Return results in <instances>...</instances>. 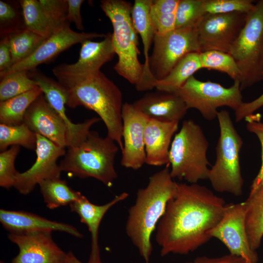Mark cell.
I'll return each mask as SVG.
<instances>
[{
	"label": "cell",
	"mask_w": 263,
	"mask_h": 263,
	"mask_svg": "<svg viewBox=\"0 0 263 263\" xmlns=\"http://www.w3.org/2000/svg\"><path fill=\"white\" fill-rule=\"evenodd\" d=\"M81 44L79 58L76 62L59 64L53 69L56 78L83 77L95 75L116 54L111 33L106 34L101 41L87 40Z\"/></svg>",
	"instance_id": "obj_16"
},
{
	"label": "cell",
	"mask_w": 263,
	"mask_h": 263,
	"mask_svg": "<svg viewBox=\"0 0 263 263\" xmlns=\"http://www.w3.org/2000/svg\"><path fill=\"white\" fill-rule=\"evenodd\" d=\"M12 66L10 48L6 39L3 37L0 43V72L9 69Z\"/></svg>",
	"instance_id": "obj_45"
},
{
	"label": "cell",
	"mask_w": 263,
	"mask_h": 263,
	"mask_svg": "<svg viewBox=\"0 0 263 263\" xmlns=\"http://www.w3.org/2000/svg\"><path fill=\"white\" fill-rule=\"evenodd\" d=\"M37 138L35 162L28 170L18 172L16 177L14 187L21 194H28L43 180L60 178L62 172L57 161L64 156L65 148L39 134H37Z\"/></svg>",
	"instance_id": "obj_13"
},
{
	"label": "cell",
	"mask_w": 263,
	"mask_h": 263,
	"mask_svg": "<svg viewBox=\"0 0 263 263\" xmlns=\"http://www.w3.org/2000/svg\"><path fill=\"white\" fill-rule=\"evenodd\" d=\"M201 69L202 68L199 53L188 54L176 64L165 77L156 81L155 88L157 91L174 93Z\"/></svg>",
	"instance_id": "obj_26"
},
{
	"label": "cell",
	"mask_w": 263,
	"mask_h": 263,
	"mask_svg": "<svg viewBox=\"0 0 263 263\" xmlns=\"http://www.w3.org/2000/svg\"><path fill=\"white\" fill-rule=\"evenodd\" d=\"M128 196V193L123 192L116 195L110 202L102 205H97L91 203L82 194L77 200L70 205L71 211L78 215L81 222L87 225L91 233V250L88 263H101L98 244V230L102 219L112 207L125 200Z\"/></svg>",
	"instance_id": "obj_22"
},
{
	"label": "cell",
	"mask_w": 263,
	"mask_h": 263,
	"mask_svg": "<svg viewBox=\"0 0 263 263\" xmlns=\"http://www.w3.org/2000/svg\"><path fill=\"white\" fill-rule=\"evenodd\" d=\"M177 192V183L170 170L164 168L151 175L147 186L138 190L129 209L126 233L145 263H150L152 252V234Z\"/></svg>",
	"instance_id": "obj_2"
},
{
	"label": "cell",
	"mask_w": 263,
	"mask_h": 263,
	"mask_svg": "<svg viewBox=\"0 0 263 263\" xmlns=\"http://www.w3.org/2000/svg\"><path fill=\"white\" fill-rule=\"evenodd\" d=\"M132 105L149 119L161 122H179L188 110L176 94L159 91L146 94Z\"/></svg>",
	"instance_id": "obj_19"
},
{
	"label": "cell",
	"mask_w": 263,
	"mask_h": 263,
	"mask_svg": "<svg viewBox=\"0 0 263 263\" xmlns=\"http://www.w3.org/2000/svg\"><path fill=\"white\" fill-rule=\"evenodd\" d=\"M206 14L203 0H179L176 12L175 28L197 27Z\"/></svg>",
	"instance_id": "obj_34"
},
{
	"label": "cell",
	"mask_w": 263,
	"mask_h": 263,
	"mask_svg": "<svg viewBox=\"0 0 263 263\" xmlns=\"http://www.w3.org/2000/svg\"><path fill=\"white\" fill-rule=\"evenodd\" d=\"M20 150V146H12L0 153V186L9 189L14 187L19 172L15 167V161Z\"/></svg>",
	"instance_id": "obj_36"
},
{
	"label": "cell",
	"mask_w": 263,
	"mask_h": 263,
	"mask_svg": "<svg viewBox=\"0 0 263 263\" xmlns=\"http://www.w3.org/2000/svg\"><path fill=\"white\" fill-rule=\"evenodd\" d=\"M226 205L204 186L177 183V194L168 202L156 228L161 256L186 255L207 243Z\"/></svg>",
	"instance_id": "obj_1"
},
{
	"label": "cell",
	"mask_w": 263,
	"mask_h": 263,
	"mask_svg": "<svg viewBox=\"0 0 263 263\" xmlns=\"http://www.w3.org/2000/svg\"><path fill=\"white\" fill-rule=\"evenodd\" d=\"M202 68L216 70L227 74L234 81H240L241 73L238 65L228 53L210 50L199 53Z\"/></svg>",
	"instance_id": "obj_32"
},
{
	"label": "cell",
	"mask_w": 263,
	"mask_h": 263,
	"mask_svg": "<svg viewBox=\"0 0 263 263\" xmlns=\"http://www.w3.org/2000/svg\"><path fill=\"white\" fill-rule=\"evenodd\" d=\"M0 222L9 233H25L38 231H59L81 238L83 235L75 227L51 221L24 211L0 210Z\"/></svg>",
	"instance_id": "obj_20"
},
{
	"label": "cell",
	"mask_w": 263,
	"mask_h": 263,
	"mask_svg": "<svg viewBox=\"0 0 263 263\" xmlns=\"http://www.w3.org/2000/svg\"><path fill=\"white\" fill-rule=\"evenodd\" d=\"M217 118L220 136L216 148V161L209 169L208 180L216 191L240 196L243 194L244 184L239 156L243 141L227 110L218 112Z\"/></svg>",
	"instance_id": "obj_7"
},
{
	"label": "cell",
	"mask_w": 263,
	"mask_h": 263,
	"mask_svg": "<svg viewBox=\"0 0 263 263\" xmlns=\"http://www.w3.org/2000/svg\"><path fill=\"white\" fill-rule=\"evenodd\" d=\"M174 93L183 100L188 109L197 110L208 121L217 118L218 108L226 106L235 112L244 102L238 80L226 88L210 81H200L192 75Z\"/></svg>",
	"instance_id": "obj_9"
},
{
	"label": "cell",
	"mask_w": 263,
	"mask_h": 263,
	"mask_svg": "<svg viewBox=\"0 0 263 263\" xmlns=\"http://www.w3.org/2000/svg\"><path fill=\"white\" fill-rule=\"evenodd\" d=\"M37 83L29 75V71H19L0 78V101L23 94L37 87Z\"/></svg>",
	"instance_id": "obj_33"
},
{
	"label": "cell",
	"mask_w": 263,
	"mask_h": 263,
	"mask_svg": "<svg viewBox=\"0 0 263 263\" xmlns=\"http://www.w3.org/2000/svg\"><path fill=\"white\" fill-rule=\"evenodd\" d=\"M132 5L124 0H103L100 7L113 27V43L118 61L113 67L116 73L131 84L137 86L144 71L139 61L137 32L132 18Z\"/></svg>",
	"instance_id": "obj_5"
},
{
	"label": "cell",
	"mask_w": 263,
	"mask_h": 263,
	"mask_svg": "<svg viewBox=\"0 0 263 263\" xmlns=\"http://www.w3.org/2000/svg\"><path fill=\"white\" fill-rule=\"evenodd\" d=\"M263 106V93L255 99L248 102H243L235 112L236 122H240L249 116Z\"/></svg>",
	"instance_id": "obj_40"
},
{
	"label": "cell",
	"mask_w": 263,
	"mask_h": 263,
	"mask_svg": "<svg viewBox=\"0 0 263 263\" xmlns=\"http://www.w3.org/2000/svg\"><path fill=\"white\" fill-rule=\"evenodd\" d=\"M0 263H4L2 261H0Z\"/></svg>",
	"instance_id": "obj_47"
},
{
	"label": "cell",
	"mask_w": 263,
	"mask_h": 263,
	"mask_svg": "<svg viewBox=\"0 0 263 263\" xmlns=\"http://www.w3.org/2000/svg\"><path fill=\"white\" fill-rule=\"evenodd\" d=\"M51 231L9 233L8 237L19 248L11 263H63L67 253L53 241Z\"/></svg>",
	"instance_id": "obj_17"
},
{
	"label": "cell",
	"mask_w": 263,
	"mask_h": 263,
	"mask_svg": "<svg viewBox=\"0 0 263 263\" xmlns=\"http://www.w3.org/2000/svg\"><path fill=\"white\" fill-rule=\"evenodd\" d=\"M153 44L149 67L156 81L165 77L187 54L201 53L197 27L175 28L165 35H154Z\"/></svg>",
	"instance_id": "obj_10"
},
{
	"label": "cell",
	"mask_w": 263,
	"mask_h": 263,
	"mask_svg": "<svg viewBox=\"0 0 263 263\" xmlns=\"http://www.w3.org/2000/svg\"><path fill=\"white\" fill-rule=\"evenodd\" d=\"M19 3L25 28L45 38H49V23L39 0H21Z\"/></svg>",
	"instance_id": "obj_31"
},
{
	"label": "cell",
	"mask_w": 263,
	"mask_h": 263,
	"mask_svg": "<svg viewBox=\"0 0 263 263\" xmlns=\"http://www.w3.org/2000/svg\"><path fill=\"white\" fill-rule=\"evenodd\" d=\"M37 140V134L23 123L16 125L0 124V151L12 146L35 150Z\"/></svg>",
	"instance_id": "obj_30"
},
{
	"label": "cell",
	"mask_w": 263,
	"mask_h": 263,
	"mask_svg": "<svg viewBox=\"0 0 263 263\" xmlns=\"http://www.w3.org/2000/svg\"><path fill=\"white\" fill-rule=\"evenodd\" d=\"M179 122L149 119L144 132L146 164L159 167L169 164L172 138L178 130Z\"/></svg>",
	"instance_id": "obj_21"
},
{
	"label": "cell",
	"mask_w": 263,
	"mask_h": 263,
	"mask_svg": "<svg viewBox=\"0 0 263 263\" xmlns=\"http://www.w3.org/2000/svg\"><path fill=\"white\" fill-rule=\"evenodd\" d=\"M63 263H83L79 260L72 252L67 253V256ZM100 263H102V262Z\"/></svg>",
	"instance_id": "obj_46"
},
{
	"label": "cell",
	"mask_w": 263,
	"mask_h": 263,
	"mask_svg": "<svg viewBox=\"0 0 263 263\" xmlns=\"http://www.w3.org/2000/svg\"><path fill=\"white\" fill-rule=\"evenodd\" d=\"M57 81L66 90V105L83 106L96 113L105 124L108 137L120 150L122 140V94L119 87L101 71L87 77H60Z\"/></svg>",
	"instance_id": "obj_3"
},
{
	"label": "cell",
	"mask_w": 263,
	"mask_h": 263,
	"mask_svg": "<svg viewBox=\"0 0 263 263\" xmlns=\"http://www.w3.org/2000/svg\"><path fill=\"white\" fill-rule=\"evenodd\" d=\"M246 127L248 132L257 136L262 148V164L260 170L250 186V191H251L254 190L263 180V123L256 120H248Z\"/></svg>",
	"instance_id": "obj_39"
},
{
	"label": "cell",
	"mask_w": 263,
	"mask_h": 263,
	"mask_svg": "<svg viewBox=\"0 0 263 263\" xmlns=\"http://www.w3.org/2000/svg\"><path fill=\"white\" fill-rule=\"evenodd\" d=\"M184 263H247L243 259L230 254L218 257L199 256Z\"/></svg>",
	"instance_id": "obj_43"
},
{
	"label": "cell",
	"mask_w": 263,
	"mask_h": 263,
	"mask_svg": "<svg viewBox=\"0 0 263 263\" xmlns=\"http://www.w3.org/2000/svg\"><path fill=\"white\" fill-rule=\"evenodd\" d=\"M247 14H206L197 27L201 52L217 50L228 53L244 26Z\"/></svg>",
	"instance_id": "obj_12"
},
{
	"label": "cell",
	"mask_w": 263,
	"mask_h": 263,
	"mask_svg": "<svg viewBox=\"0 0 263 263\" xmlns=\"http://www.w3.org/2000/svg\"><path fill=\"white\" fill-rule=\"evenodd\" d=\"M105 35L96 32H75L71 28L70 25H67L46 38L27 58L14 64L9 69L0 72V77L16 71L36 69L39 65L48 62L74 44L81 43L87 40L104 38Z\"/></svg>",
	"instance_id": "obj_14"
},
{
	"label": "cell",
	"mask_w": 263,
	"mask_h": 263,
	"mask_svg": "<svg viewBox=\"0 0 263 263\" xmlns=\"http://www.w3.org/2000/svg\"><path fill=\"white\" fill-rule=\"evenodd\" d=\"M42 93L41 89L37 86L28 92L0 102V124L16 125L22 123L28 108Z\"/></svg>",
	"instance_id": "obj_28"
},
{
	"label": "cell",
	"mask_w": 263,
	"mask_h": 263,
	"mask_svg": "<svg viewBox=\"0 0 263 263\" xmlns=\"http://www.w3.org/2000/svg\"><path fill=\"white\" fill-rule=\"evenodd\" d=\"M48 20L50 36L70 24L67 19V0H39Z\"/></svg>",
	"instance_id": "obj_35"
},
{
	"label": "cell",
	"mask_w": 263,
	"mask_h": 263,
	"mask_svg": "<svg viewBox=\"0 0 263 263\" xmlns=\"http://www.w3.org/2000/svg\"><path fill=\"white\" fill-rule=\"evenodd\" d=\"M228 53L240 70L241 91L263 79V0L247 14L244 26Z\"/></svg>",
	"instance_id": "obj_8"
},
{
	"label": "cell",
	"mask_w": 263,
	"mask_h": 263,
	"mask_svg": "<svg viewBox=\"0 0 263 263\" xmlns=\"http://www.w3.org/2000/svg\"><path fill=\"white\" fill-rule=\"evenodd\" d=\"M245 226L251 248L256 250L263 238V180L244 201Z\"/></svg>",
	"instance_id": "obj_25"
},
{
	"label": "cell",
	"mask_w": 263,
	"mask_h": 263,
	"mask_svg": "<svg viewBox=\"0 0 263 263\" xmlns=\"http://www.w3.org/2000/svg\"><path fill=\"white\" fill-rule=\"evenodd\" d=\"M68 3V12L67 19L70 23L75 24L76 28L83 31L84 27L82 23V19L81 15V6L84 1L83 0H67Z\"/></svg>",
	"instance_id": "obj_41"
},
{
	"label": "cell",
	"mask_w": 263,
	"mask_h": 263,
	"mask_svg": "<svg viewBox=\"0 0 263 263\" xmlns=\"http://www.w3.org/2000/svg\"><path fill=\"white\" fill-rule=\"evenodd\" d=\"M29 76L37 83L51 107L64 122L70 140L77 138L83 131L81 123H74L68 118L65 110L67 95L64 88L57 81L48 77L36 69L29 71Z\"/></svg>",
	"instance_id": "obj_24"
},
{
	"label": "cell",
	"mask_w": 263,
	"mask_h": 263,
	"mask_svg": "<svg viewBox=\"0 0 263 263\" xmlns=\"http://www.w3.org/2000/svg\"><path fill=\"white\" fill-rule=\"evenodd\" d=\"M119 148L108 136L91 131L80 145L68 148L59 165L61 171L82 179L93 178L110 188L117 177L114 162Z\"/></svg>",
	"instance_id": "obj_4"
},
{
	"label": "cell",
	"mask_w": 263,
	"mask_h": 263,
	"mask_svg": "<svg viewBox=\"0 0 263 263\" xmlns=\"http://www.w3.org/2000/svg\"><path fill=\"white\" fill-rule=\"evenodd\" d=\"M179 0H152L150 15L176 13Z\"/></svg>",
	"instance_id": "obj_42"
},
{
	"label": "cell",
	"mask_w": 263,
	"mask_h": 263,
	"mask_svg": "<svg viewBox=\"0 0 263 263\" xmlns=\"http://www.w3.org/2000/svg\"><path fill=\"white\" fill-rule=\"evenodd\" d=\"M208 234L223 243L229 254L247 263H258V254L251 248L247 234L245 202L226 204L221 220Z\"/></svg>",
	"instance_id": "obj_11"
},
{
	"label": "cell",
	"mask_w": 263,
	"mask_h": 263,
	"mask_svg": "<svg viewBox=\"0 0 263 263\" xmlns=\"http://www.w3.org/2000/svg\"><path fill=\"white\" fill-rule=\"evenodd\" d=\"M122 140L121 165L137 170L146 164L144 132L149 118L132 103H124L122 110Z\"/></svg>",
	"instance_id": "obj_15"
},
{
	"label": "cell",
	"mask_w": 263,
	"mask_h": 263,
	"mask_svg": "<svg viewBox=\"0 0 263 263\" xmlns=\"http://www.w3.org/2000/svg\"><path fill=\"white\" fill-rule=\"evenodd\" d=\"M155 35H163L175 29L176 13L150 15Z\"/></svg>",
	"instance_id": "obj_38"
},
{
	"label": "cell",
	"mask_w": 263,
	"mask_h": 263,
	"mask_svg": "<svg viewBox=\"0 0 263 263\" xmlns=\"http://www.w3.org/2000/svg\"><path fill=\"white\" fill-rule=\"evenodd\" d=\"M253 1L252 0H203V7L207 14L248 13L254 7Z\"/></svg>",
	"instance_id": "obj_37"
},
{
	"label": "cell",
	"mask_w": 263,
	"mask_h": 263,
	"mask_svg": "<svg viewBox=\"0 0 263 263\" xmlns=\"http://www.w3.org/2000/svg\"><path fill=\"white\" fill-rule=\"evenodd\" d=\"M8 43L12 65L31 55L46 39L26 28L5 36Z\"/></svg>",
	"instance_id": "obj_29"
},
{
	"label": "cell",
	"mask_w": 263,
	"mask_h": 263,
	"mask_svg": "<svg viewBox=\"0 0 263 263\" xmlns=\"http://www.w3.org/2000/svg\"><path fill=\"white\" fill-rule=\"evenodd\" d=\"M152 0H135L132 9L134 26L141 38L144 56V71L141 79L135 86L139 92L150 91L155 88L156 80L149 67V51L155 35L150 18V10Z\"/></svg>",
	"instance_id": "obj_23"
},
{
	"label": "cell",
	"mask_w": 263,
	"mask_h": 263,
	"mask_svg": "<svg viewBox=\"0 0 263 263\" xmlns=\"http://www.w3.org/2000/svg\"><path fill=\"white\" fill-rule=\"evenodd\" d=\"M208 141L200 126L191 119L184 120L175 134L169 150L172 178L189 184L208 179Z\"/></svg>",
	"instance_id": "obj_6"
},
{
	"label": "cell",
	"mask_w": 263,
	"mask_h": 263,
	"mask_svg": "<svg viewBox=\"0 0 263 263\" xmlns=\"http://www.w3.org/2000/svg\"><path fill=\"white\" fill-rule=\"evenodd\" d=\"M18 18V12L11 5L2 0L0 1V30L8 24H11Z\"/></svg>",
	"instance_id": "obj_44"
},
{
	"label": "cell",
	"mask_w": 263,
	"mask_h": 263,
	"mask_svg": "<svg viewBox=\"0 0 263 263\" xmlns=\"http://www.w3.org/2000/svg\"><path fill=\"white\" fill-rule=\"evenodd\" d=\"M23 123L36 134L56 145L63 148L67 147L66 126L49 105L43 93L28 108Z\"/></svg>",
	"instance_id": "obj_18"
},
{
	"label": "cell",
	"mask_w": 263,
	"mask_h": 263,
	"mask_svg": "<svg viewBox=\"0 0 263 263\" xmlns=\"http://www.w3.org/2000/svg\"><path fill=\"white\" fill-rule=\"evenodd\" d=\"M38 185L46 207L51 209L70 205L82 195L80 192L73 189L66 180L60 178L46 179Z\"/></svg>",
	"instance_id": "obj_27"
}]
</instances>
